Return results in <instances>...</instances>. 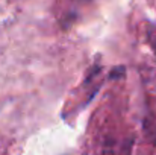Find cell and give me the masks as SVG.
Here are the masks:
<instances>
[]
</instances>
